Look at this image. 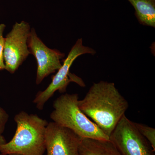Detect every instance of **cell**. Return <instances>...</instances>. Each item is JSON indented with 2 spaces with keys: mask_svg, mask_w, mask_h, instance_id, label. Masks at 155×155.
<instances>
[{
  "mask_svg": "<svg viewBox=\"0 0 155 155\" xmlns=\"http://www.w3.org/2000/svg\"><path fill=\"white\" fill-rule=\"evenodd\" d=\"M79 155H122L110 140L82 138Z\"/></svg>",
  "mask_w": 155,
  "mask_h": 155,
  "instance_id": "9",
  "label": "cell"
},
{
  "mask_svg": "<svg viewBox=\"0 0 155 155\" xmlns=\"http://www.w3.org/2000/svg\"><path fill=\"white\" fill-rule=\"evenodd\" d=\"M30 30L28 22H16L5 38V69L11 73L16 72L31 54L27 44Z\"/></svg>",
  "mask_w": 155,
  "mask_h": 155,
  "instance_id": "6",
  "label": "cell"
},
{
  "mask_svg": "<svg viewBox=\"0 0 155 155\" xmlns=\"http://www.w3.org/2000/svg\"><path fill=\"white\" fill-rule=\"evenodd\" d=\"M17 127L14 137L0 146V152L20 155H43L45 134L48 123L35 114L24 111L15 116Z\"/></svg>",
  "mask_w": 155,
  "mask_h": 155,
  "instance_id": "2",
  "label": "cell"
},
{
  "mask_svg": "<svg viewBox=\"0 0 155 155\" xmlns=\"http://www.w3.org/2000/svg\"><path fill=\"white\" fill-rule=\"evenodd\" d=\"M5 24H0V70L5 69L4 59V50L5 46V38L3 37V32L5 28Z\"/></svg>",
  "mask_w": 155,
  "mask_h": 155,
  "instance_id": "12",
  "label": "cell"
},
{
  "mask_svg": "<svg viewBox=\"0 0 155 155\" xmlns=\"http://www.w3.org/2000/svg\"><path fill=\"white\" fill-rule=\"evenodd\" d=\"M8 119V115L5 110L0 107V135L5 130V126Z\"/></svg>",
  "mask_w": 155,
  "mask_h": 155,
  "instance_id": "13",
  "label": "cell"
},
{
  "mask_svg": "<svg viewBox=\"0 0 155 155\" xmlns=\"http://www.w3.org/2000/svg\"><path fill=\"white\" fill-rule=\"evenodd\" d=\"M109 137L122 155H155L150 143L138 131L134 122L125 115Z\"/></svg>",
  "mask_w": 155,
  "mask_h": 155,
  "instance_id": "5",
  "label": "cell"
},
{
  "mask_svg": "<svg viewBox=\"0 0 155 155\" xmlns=\"http://www.w3.org/2000/svg\"><path fill=\"white\" fill-rule=\"evenodd\" d=\"M104 1H109V0H104Z\"/></svg>",
  "mask_w": 155,
  "mask_h": 155,
  "instance_id": "16",
  "label": "cell"
},
{
  "mask_svg": "<svg viewBox=\"0 0 155 155\" xmlns=\"http://www.w3.org/2000/svg\"><path fill=\"white\" fill-rule=\"evenodd\" d=\"M0 155H20L19 154H5V153H1L0 154Z\"/></svg>",
  "mask_w": 155,
  "mask_h": 155,
  "instance_id": "15",
  "label": "cell"
},
{
  "mask_svg": "<svg viewBox=\"0 0 155 155\" xmlns=\"http://www.w3.org/2000/svg\"><path fill=\"white\" fill-rule=\"evenodd\" d=\"M77 94H62L54 101L51 114L53 122L67 127L81 138L110 140V138L92 122L78 106Z\"/></svg>",
  "mask_w": 155,
  "mask_h": 155,
  "instance_id": "3",
  "label": "cell"
},
{
  "mask_svg": "<svg viewBox=\"0 0 155 155\" xmlns=\"http://www.w3.org/2000/svg\"><path fill=\"white\" fill-rule=\"evenodd\" d=\"M96 53L95 50L92 48L84 45L82 38H78L67 58L64 60L61 68L53 76L51 82L44 91L39 92L36 95L34 103L36 104L37 108L40 110H42L45 104L56 91L65 92L70 82H75L82 87H85V83L81 78L70 72V68L74 61L79 56L85 54L94 55Z\"/></svg>",
  "mask_w": 155,
  "mask_h": 155,
  "instance_id": "4",
  "label": "cell"
},
{
  "mask_svg": "<svg viewBox=\"0 0 155 155\" xmlns=\"http://www.w3.org/2000/svg\"><path fill=\"white\" fill-rule=\"evenodd\" d=\"M134 125L142 135L150 143L155 151V129L141 123L134 122Z\"/></svg>",
  "mask_w": 155,
  "mask_h": 155,
  "instance_id": "11",
  "label": "cell"
},
{
  "mask_svg": "<svg viewBox=\"0 0 155 155\" xmlns=\"http://www.w3.org/2000/svg\"><path fill=\"white\" fill-rule=\"evenodd\" d=\"M28 46L37 62L36 83L40 84L45 78L60 69L61 61L65 58L64 53L48 48L42 41L35 29L31 28L28 39Z\"/></svg>",
  "mask_w": 155,
  "mask_h": 155,
  "instance_id": "7",
  "label": "cell"
},
{
  "mask_svg": "<svg viewBox=\"0 0 155 155\" xmlns=\"http://www.w3.org/2000/svg\"><path fill=\"white\" fill-rule=\"evenodd\" d=\"M81 137L55 122L48 123L45 134L46 155H79Z\"/></svg>",
  "mask_w": 155,
  "mask_h": 155,
  "instance_id": "8",
  "label": "cell"
},
{
  "mask_svg": "<svg viewBox=\"0 0 155 155\" xmlns=\"http://www.w3.org/2000/svg\"><path fill=\"white\" fill-rule=\"evenodd\" d=\"M6 142V141L5 137L2 135H0V146L2 145V144H4Z\"/></svg>",
  "mask_w": 155,
  "mask_h": 155,
  "instance_id": "14",
  "label": "cell"
},
{
  "mask_svg": "<svg viewBox=\"0 0 155 155\" xmlns=\"http://www.w3.org/2000/svg\"><path fill=\"white\" fill-rule=\"evenodd\" d=\"M78 106L109 137L129 107L115 84L104 81L93 84Z\"/></svg>",
  "mask_w": 155,
  "mask_h": 155,
  "instance_id": "1",
  "label": "cell"
},
{
  "mask_svg": "<svg viewBox=\"0 0 155 155\" xmlns=\"http://www.w3.org/2000/svg\"><path fill=\"white\" fill-rule=\"evenodd\" d=\"M135 10L140 24L155 27V0H127Z\"/></svg>",
  "mask_w": 155,
  "mask_h": 155,
  "instance_id": "10",
  "label": "cell"
}]
</instances>
